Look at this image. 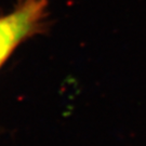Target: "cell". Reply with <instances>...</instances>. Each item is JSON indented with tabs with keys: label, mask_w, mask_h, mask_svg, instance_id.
I'll use <instances>...</instances> for the list:
<instances>
[{
	"label": "cell",
	"mask_w": 146,
	"mask_h": 146,
	"mask_svg": "<svg viewBox=\"0 0 146 146\" xmlns=\"http://www.w3.org/2000/svg\"><path fill=\"white\" fill-rule=\"evenodd\" d=\"M47 0H21L0 16V67L24 40L39 33L47 14Z\"/></svg>",
	"instance_id": "obj_1"
}]
</instances>
